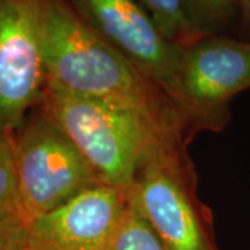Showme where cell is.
<instances>
[{"mask_svg": "<svg viewBox=\"0 0 250 250\" xmlns=\"http://www.w3.org/2000/svg\"><path fill=\"white\" fill-rule=\"evenodd\" d=\"M41 39L47 83L136 108L184 131L160 86L88 27L65 0H41Z\"/></svg>", "mask_w": 250, "mask_h": 250, "instance_id": "1", "label": "cell"}, {"mask_svg": "<svg viewBox=\"0 0 250 250\" xmlns=\"http://www.w3.org/2000/svg\"><path fill=\"white\" fill-rule=\"evenodd\" d=\"M39 106L71 139L99 181L125 192L153 146L182 138L184 132L136 108L74 95L50 83Z\"/></svg>", "mask_w": 250, "mask_h": 250, "instance_id": "2", "label": "cell"}, {"mask_svg": "<svg viewBox=\"0 0 250 250\" xmlns=\"http://www.w3.org/2000/svg\"><path fill=\"white\" fill-rule=\"evenodd\" d=\"M182 138L156 143L136 171L128 197L167 250H218L195 193Z\"/></svg>", "mask_w": 250, "mask_h": 250, "instance_id": "3", "label": "cell"}, {"mask_svg": "<svg viewBox=\"0 0 250 250\" xmlns=\"http://www.w3.org/2000/svg\"><path fill=\"white\" fill-rule=\"evenodd\" d=\"M250 89V41L214 34L182 47L175 80L167 92L184 129L220 131L232 99Z\"/></svg>", "mask_w": 250, "mask_h": 250, "instance_id": "4", "label": "cell"}, {"mask_svg": "<svg viewBox=\"0 0 250 250\" xmlns=\"http://www.w3.org/2000/svg\"><path fill=\"white\" fill-rule=\"evenodd\" d=\"M13 136L22 211L31 221L102 184L71 139L41 111Z\"/></svg>", "mask_w": 250, "mask_h": 250, "instance_id": "5", "label": "cell"}, {"mask_svg": "<svg viewBox=\"0 0 250 250\" xmlns=\"http://www.w3.org/2000/svg\"><path fill=\"white\" fill-rule=\"evenodd\" d=\"M46 86L41 0H0V134L17 131Z\"/></svg>", "mask_w": 250, "mask_h": 250, "instance_id": "6", "label": "cell"}, {"mask_svg": "<svg viewBox=\"0 0 250 250\" xmlns=\"http://www.w3.org/2000/svg\"><path fill=\"white\" fill-rule=\"evenodd\" d=\"M77 16L167 95L182 46L161 34L139 0H65Z\"/></svg>", "mask_w": 250, "mask_h": 250, "instance_id": "7", "label": "cell"}, {"mask_svg": "<svg viewBox=\"0 0 250 250\" xmlns=\"http://www.w3.org/2000/svg\"><path fill=\"white\" fill-rule=\"evenodd\" d=\"M128 206V192L98 184L28 221L29 250H103Z\"/></svg>", "mask_w": 250, "mask_h": 250, "instance_id": "8", "label": "cell"}, {"mask_svg": "<svg viewBox=\"0 0 250 250\" xmlns=\"http://www.w3.org/2000/svg\"><path fill=\"white\" fill-rule=\"evenodd\" d=\"M161 34L170 42L187 46L200 38L197 29L188 17L184 0H139Z\"/></svg>", "mask_w": 250, "mask_h": 250, "instance_id": "9", "label": "cell"}, {"mask_svg": "<svg viewBox=\"0 0 250 250\" xmlns=\"http://www.w3.org/2000/svg\"><path fill=\"white\" fill-rule=\"evenodd\" d=\"M103 250H167L128 197V206Z\"/></svg>", "mask_w": 250, "mask_h": 250, "instance_id": "10", "label": "cell"}, {"mask_svg": "<svg viewBox=\"0 0 250 250\" xmlns=\"http://www.w3.org/2000/svg\"><path fill=\"white\" fill-rule=\"evenodd\" d=\"M190 22L200 35L213 34L239 9V0H184Z\"/></svg>", "mask_w": 250, "mask_h": 250, "instance_id": "11", "label": "cell"}, {"mask_svg": "<svg viewBox=\"0 0 250 250\" xmlns=\"http://www.w3.org/2000/svg\"><path fill=\"white\" fill-rule=\"evenodd\" d=\"M0 210L25 217L20 197L13 136L4 134H0Z\"/></svg>", "mask_w": 250, "mask_h": 250, "instance_id": "12", "label": "cell"}, {"mask_svg": "<svg viewBox=\"0 0 250 250\" xmlns=\"http://www.w3.org/2000/svg\"><path fill=\"white\" fill-rule=\"evenodd\" d=\"M0 250H29V228L25 217L0 210Z\"/></svg>", "mask_w": 250, "mask_h": 250, "instance_id": "13", "label": "cell"}, {"mask_svg": "<svg viewBox=\"0 0 250 250\" xmlns=\"http://www.w3.org/2000/svg\"><path fill=\"white\" fill-rule=\"evenodd\" d=\"M239 11L243 24L250 29V0H239Z\"/></svg>", "mask_w": 250, "mask_h": 250, "instance_id": "14", "label": "cell"}]
</instances>
